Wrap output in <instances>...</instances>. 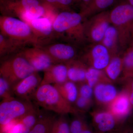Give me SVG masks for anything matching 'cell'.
<instances>
[{
	"mask_svg": "<svg viewBox=\"0 0 133 133\" xmlns=\"http://www.w3.org/2000/svg\"><path fill=\"white\" fill-rule=\"evenodd\" d=\"M84 19L81 13L67 10L59 13L52 22L56 38L58 37L76 44L86 40Z\"/></svg>",
	"mask_w": 133,
	"mask_h": 133,
	"instance_id": "6da1fadb",
	"label": "cell"
},
{
	"mask_svg": "<svg viewBox=\"0 0 133 133\" xmlns=\"http://www.w3.org/2000/svg\"><path fill=\"white\" fill-rule=\"evenodd\" d=\"M109 17L118 31L119 50L125 49L132 40L133 6L121 0L109 11Z\"/></svg>",
	"mask_w": 133,
	"mask_h": 133,
	"instance_id": "7a4b0ae2",
	"label": "cell"
},
{
	"mask_svg": "<svg viewBox=\"0 0 133 133\" xmlns=\"http://www.w3.org/2000/svg\"><path fill=\"white\" fill-rule=\"evenodd\" d=\"M0 30L1 34L23 47L29 44L39 46L30 26L18 18L2 15L0 17Z\"/></svg>",
	"mask_w": 133,
	"mask_h": 133,
	"instance_id": "3957f363",
	"label": "cell"
},
{
	"mask_svg": "<svg viewBox=\"0 0 133 133\" xmlns=\"http://www.w3.org/2000/svg\"><path fill=\"white\" fill-rule=\"evenodd\" d=\"M36 104L48 111L60 115L75 113L73 106L66 101L54 85H41L36 91L33 99Z\"/></svg>",
	"mask_w": 133,
	"mask_h": 133,
	"instance_id": "277c9868",
	"label": "cell"
},
{
	"mask_svg": "<svg viewBox=\"0 0 133 133\" xmlns=\"http://www.w3.org/2000/svg\"><path fill=\"white\" fill-rule=\"evenodd\" d=\"M36 71L19 52L1 63L0 76L5 78L12 88L23 79Z\"/></svg>",
	"mask_w": 133,
	"mask_h": 133,
	"instance_id": "5b68a950",
	"label": "cell"
},
{
	"mask_svg": "<svg viewBox=\"0 0 133 133\" xmlns=\"http://www.w3.org/2000/svg\"><path fill=\"white\" fill-rule=\"evenodd\" d=\"M36 107L31 101L14 97L2 100L0 104L1 128L21 118Z\"/></svg>",
	"mask_w": 133,
	"mask_h": 133,
	"instance_id": "8992f818",
	"label": "cell"
},
{
	"mask_svg": "<svg viewBox=\"0 0 133 133\" xmlns=\"http://www.w3.org/2000/svg\"><path fill=\"white\" fill-rule=\"evenodd\" d=\"M111 24L109 11L105 10L91 16L84 22L86 40L93 44L100 43Z\"/></svg>",
	"mask_w": 133,
	"mask_h": 133,
	"instance_id": "52a82bcc",
	"label": "cell"
},
{
	"mask_svg": "<svg viewBox=\"0 0 133 133\" xmlns=\"http://www.w3.org/2000/svg\"><path fill=\"white\" fill-rule=\"evenodd\" d=\"M93 44L85 50L80 59L88 67L104 70L111 58L109 51L101 43Z\"/></svg>",
	"mask_w": 133,
	"mask_h": 133,
	"instance_id": "ba28073f",
	"label": "cell"
},
{
	"mask_svg": "<svg viewBox=\"0 0 133 133\" xmlns=\"http://www.w3.org/2000/svg\"><path fill=\"white\" fill-rule=\"evenodd\" d=\"M19 52L38 72L44 71L55 64L47 52L40 46L24 48Z\"/></svg>",
	"mask_w": 133,
	"mask_h": 133,
	"instance_id": "9c48e42d",
	"label": "cell"
},
{
	"mask_svg": "<svg viewBox=\"0 0 133 133\" xmlns=\"http://www.w3.org/2000/svg\"><path fill=\"white\" fill-rule=\"evenodd\" d=\"M54 63H66L76 59L77 51L72 45L64 43H55L41 46Z\"/></svg>",
	"mask_w": 133,
	"mask_h": 133,
	"instance_id": "30bf717a",
	"label": "cell"
},
{
	"mask_svg": "<svg viewBox=\"0 0 133 133\" xmlns=\"http://www.w3.org/2000/svg\"><path fill=\"white\" fill-rule=\"evenodd\" d=\"M29 25L39 46L48 44L51 40L56 38L52 22L46 17H42L26 22Z\"/></svg>",
	"mask_w": 133,
	"mask_h": 133,
	"instance_id": "8fae6325",
	"label": "cell"
},
{
	"mask_svg": "<svg viewBox=\"0 0 133 133\" xmlns=\"http://www.w3.org/2000/svg\"><path fill=\"white\" fill-rule=\"evenodd\" d=\"M40 4L38 0H1V12L2 16L21 19L29 9Z\"/></svg>",
	"mask_w": 133,
	"mask_h": 133,
	"instance_id": "7c38bea8",
	"label": "cell"
},
{
	"mask_svg": "<svg viewBox=\"0 0 133 133\" xmlns=\"http://www.w3.org/2000/svg\"><path fill=\"white\" fill-rule=\"evenodd\" d=\"M42 78L38 72L26 77L13 87L16 97L31 101L36 91L41 85Z\"/></svg>",
	"mask_w": 133,
	"mask_h": 133,
	"instance_id": "4fadbf2b",
	"label": "cell"
},
{
	"mask_svg": "<svg viewBox=\"0 0 133 133\" xmlns=\"http://www.w3.org/2000/svg\"><path fill=\"white\" fill-rule=\"evenodd\" d=\"M132 108L128 94L124 90L118 94L109 104L108 111L120 121L126 118L130 115Z\"/></svg>",
	"mask_w": 133,
	"mask_h": 133,
	"instance_id": "5bb4252c",
	"label": "cell"
},
{
	"mask_svg": "<svg viewBox=\"0 0 133 133\" xmlns=\"http://www.w3.org/2000/svg\"><path fill=\"white\" fill-rule=\"evenodd\" d=\"M92 120L96 133L114 132L120 122L109 111L94 113L93 114Z\"/></svg>",
	"mask_w": 133,
	"mask_h": 133,
	"instance_id": "9a60e30c",
	"label": "cell"
},
{
	"mask_svg": "<svg viewBox=\"0 0 133 133\" xmlns=\"http://www.w3.org/2000/svg\"><path fill=\"white\" fill-rule=\"evenodd\" d=\"M44 72L41 85L62 84L69 80L67 67L65 63L52 64Z\"/></svg>",
	"mask_w": 133,
	"mask_h": 133,
	"instance_id": "2e32d148",
	"label": "cell"
},
{
	"mask_svg": "<svg viewBox=\"0 0 133 133\" xmlns=\"http://www.w3.org/2000/svg\"><path fill=\"white\" fill-rule=\"evenodd\" d=\"M111 82H101L94 87V97L99 104L109 105L118 95L116 88L110 83Z\"/></svg>",
	"mask_w": 133,
	"mask_h": 133,
	"instance_id": "e0dca14e",
	"label": "cell"
},
{
	"mask_svg": "<svg viewBox=\"0 0 133 133\" xmlns=\"http://www.w3.org/2000/svg\"><path fill=\"white\" fill-rule=\"evenodd\" d=\"M68 80L76 84L86 82L88 66L81 59H75L66 63Z\"/></svg>",
	"mask_w": 133,
	"mask_h": 133,
	"instance_id": "ac0fdd59",
	"label": "cell"
},
{
	"mask_svg": "<svg viewBox=\"0 0 133 133\" xmlns=\"http://www.w3.org/2000/svg\"><path fill=\"white\" fill-rule=\"evenodd\" d=\"M121 0H91L80 12L84 19L90 17L114 6Z\"/></svg>",
	"mask_w": 133,
	"mask_h": 133,
	"instance_id": "d6986e66",
	"label": "cell"
},
{
	"mask_svg": "<svg viewBox=\"0 0 133 133\" xmlns=\"http://www.w3.org/2000/svg\"><path fill=\"white\" fill-rule=\"evenodd\" d=\"M100 43L108 50L111 58L119 55L118 35L116 29L112 25H110L107 30Z\"/></svg>",
	"mask_w": 133,
	"mask_h": 133,
	"instance_id": "ffe728a7",
	"label": "cell"
},
{
	"mask_svg": "<svg viewBox=\"0 0 133 133\" xmlns=\"http://www.w3.org/2000/svg\"><path fill=\"white\" fill-rule=\"evenodd\" d=\"M77 84L68 80L62 84L53 85L55 86L64 98L73 106L79 96L78 86Z\"/></svg>",
	"mask_w": 133,
	"mask_h": 133,
	"instance_id": "44dd1931",
	"label": "cell"
},
{
	"mask_svg": "<svg viewBox=\"0 0 133 133\" xmlns=\"http://www.w3.org/2000/svg\"><path fill=\"white\" fill-rule=\"evenodd\" d=\"M123 58L119 55L111 58L109 64L104 69L105 72L111 81H115L122 74Z\"/></svg>",
	"mask_w": 133,
	"mask_h": 133,
	"instance_id": "7402d4cb",
	"label": "cell"
},
{
	"mask_svg": "<svg viewBox=\"0 0 133 133\" xmlns=\"http://www.w3.org/2000/svg\"><path fill=\"white\" fill-rule=\"evenodd\" d=\"M56 118L51 114L42 115L36 124L28 133H50Z\"/></svg>",
	"mask_w": 133,
	"mask_h": 133,
	"instance_id": "603a6c76",
	"label": "cell"
},
{
	"mask_svg": "<svg viewBox=\"0 0 133 133\" xmlns=\"http://www.w3.org/2000/svg\"><path fill=\"white\" fill-rule=\"evenodd\" d=\"M106 81H111L103 70L88 67L86 74V82L93 88L97 84Z\"/></svg>",
	"mask_w": 133,
	"mask_h": 133,
	"instance_id": "cb8c5ba5",
	"label": "cell"
},
{
	"mask_svg": "<svg viewBox=\"0 0 133 133\" xmlns=\"http://www.w3.org/2000/svg\"><path fill=\"white\" fill-rule=\"evenodd\" d=\"M23 47L0 34V56L1 57L17 52Z\"/></svg>",
	"mask_w": 133,
	"mask_h": 133,
	"instance_id": "d4e9b609",
	"label": "cell"
},
{
	"mask_svg": "<svg viewBox=\"0 0 133 133\" xmlns=\"http://www.w3.org/2000/svg\"><path fill=\"white\" fill-rule=\"evenodd\" d=\"M123 58L122 78L125 79L133 77V52L131 48H129L126 50Z\"/></svg>",
	"mask_w": 133,
	"mask_h": 133,
	"instance_id": "484cf974",
	"label": "cell"
},
{
	"mask_svg": "<svg viewBox=\"0 0 133 133\" xmlns=\"http://www.w3.org/2000/svg\"><path fill=\"white\" fill-rule=\"evenodd\" d=\"M55 119L50 133H71L70 123L64 115Z\"/></svg>",
	"mask_w": 133,
	"mask_h": 133,
	"instance_id": "4316f807",
	"label": "cell"
},
{
	"mask_svg": "<svg viewBox=\"0 0 133 133\" xmlns=\"http://www.w3.org/2000/svg\"><path fill=\"white\" fill-rule=\"evenodd\" d=\"M13 88L5 78L0 77V97L2 100L14 97Z\"/></svg>",
	"mask_w": 133,
	"mask_h": 133,
	"instance_id": "83f0119b",
	"label": "cell"
},
{
	"mask_svg": "<svg viewBox=\"0 0 133 133\" xmlns=\"http://www.w3.org/2000/svg\"><path fill=\"white\" fill-rule=\"evenodd\" d=\"M45 5L51 7L57 8L67 11L70 7L75 2V0H44Z\"/></svg>",
	"mask_w": 133,
	"mask_h": 133,
	"instance_id": "f1b7e54d",
	"label": "cell"
},
{
	"mask_svg": "<svg viewBox=\"0 0 133 133\" xmlns=\"http://www.w3.org/2000/svg\"><path fill=\"white\" fill-rule=\"evenodd\" d=\"M87 125L84 119L80 116L75 117L70 123L71 133H80Z\"/></svg>",
	"mask_w": 133,
	"mask_h": 133,
	"instance_id": "f546056e",
	"label": "cell"
},
{
	"mask_svg": "<svg viewBox=\"0 0 133 133\" xmlns=\"http://www.w3.org/2000/svg\"><path fill=\"white\" fill-rule=\"evenodd\" d=\"M91 99H87L79 96L76 102L74 103V108L75 114L78 112H82L88 109L90 106Z\"/></svg>",
	"mask_w": 133,
	"mask_h": 133,
	"instance_id": "4dcf8cb0",
	"label": "cell"
},
{
	"mask_svg": "<svg viewBox=\"0 0 133 133\" xmlns=\"http://www.w3.org/2000/svg\"><path fill=\"white\" fill-rule=\"evenodd\" d=\"M79 96L87 99H91L94 89L86 82L78 84Z\"/></svg>",
	"mask_w": 133,
	"mask_h": 133,
	"instance_id": "1f68e13d",
	"label": "cell"
},
{
	"mask_svg": "<svg viewBox=\"0 0 133 133\" xmlns=\"http://www.w3.org/2000/svg\"><path fill=\"white\" fill-rule=\"evenodd\" d=\"M125 81V90L128 94L129 100L133 108V77L124 79Z\"/></svg>",
	"mask_w": 133,
	"mask_h": 133,
	"instance_id": "d6a6232c",
	"label": "cell"
},
{
	"mask_svg": "<svg viewBox=\"0 0 133 133\" xmlns=\"http://www.w3.org/2000/svg\"><path fill=\"white\" fill-rule=\"evenodd\" d=\"M118 133H133V128L131 127L127 126L122 128L120 131H117Z\"/></svg>",
	"mask_w": 133,
	"mask_h": 133,
	"instance_id": "836d02e7",
	"label": "cell"
},
{
	"mask_svg": "<svg viewBox=\"0 0 133 133\" xmlns=\"http://www.w3.org/2000/svg\"><path fill=\"white\" fill-rule=\"evenodd\" d=\"M80 133H94L90 128L87 125Z\"/></svg>",
	"mask_w": 133,
	"mask_h": 133,
	"instance_id": "e575fe53",
	"label": "cell"
},
{
	"mask_svg": "<svg viewBox=\"0 0 133 133\" xmlns=\"http://www.w3.org/2000/svg\"><path fill=\"white\" fill-rule=\"evenodd\" d=\"M126 2H127L128 3L130 4V5L133 6V0H125Z\"/></svg>",
	"mask_w": 133,
	"mask_h": 133,
	"instance_id": "d590c367",
	"label": "cell"
},
{
	"mask_svg": "<svg viewBox=\"0 0 133 133\" xmlns=\"http://www.w3.org/2000/svg\"><path fill=\"white\" fill-rule=\"evenodd\" d=\"M130 48H131L133 52V39L132 40V42H131V45Z\"/></svg>",
	"mask_w": 133,
	"mask_h": 133,
	"instance_id": "8d00e7d4",
	"label": "cell"
},
{
	"mask_svg": "<svg viewBox=\"0 0 133 133\" xmlns=\"http://www.w3.org/2000/svg\"><path fill=\"white\" fill-rule=\"evenodd\" d=\"M110 133H117V131H114V132H111Z\"/></svg>",
	"mask_w": 133,
	"mask_h": 133,
	"instance_id": "74e56055",
	"label": "cell"
}]
</instances>
